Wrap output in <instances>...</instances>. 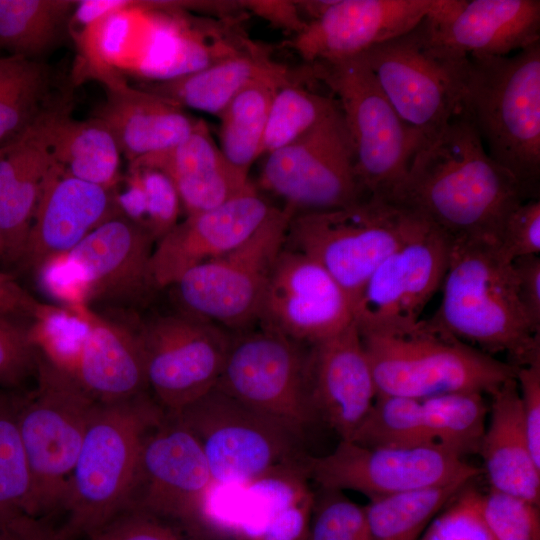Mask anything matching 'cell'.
I'll return each instance as SVG.
<instances>
[{"label":"cell","mask_w":540,"mask_h":540,"mask_svg":"<svg viewBox=\"0 0 540 540\" xmlns=\"http://www.w3.org/2000/svg\"><path fill=\"white\" fill-rule=\"evenodd\" d=\"M389 199L451 240H497L508 214L532 198L488 155L473 121L462 109L417 151Z\"/></svg>","instance_id":"obj_1"},{"label":"cell","mask_w":540,"mask_h":540,"mask_svg":"<svg viewBox=\"0 0 540 540\" xmlns=\"http://www.w3.org/2000/svg\"><path fill=\"white\" fill-rule=\"evenodd\" d=\"M443 298L434 325L487 354L505 353L520 367L540 359L519 303L512 261L490 237L451 240Z\"/></svg>","instance_id":"obj_2"},{"label":"cell","mask_w":540,"mask_h":540,"mask_svg":"<svg viewBox=\"0 0 540 540\" xmlns=\"http://www.w3.org/2000/svg\"><path fill=\"white\" fill-rule=\"evenodd\" d=\"M164 416L148 391L97 403L62 507L69 540L91 538L128 508L144 437Z\"/></svg>","instance_id":"obj_3"},{"label":"cell","mask_w":540,"mask_h":540,"mask_svg":"<svg viewBox=\"0 0 540 540\" xmlns=\"http://www.w3.org/2000/svg\"><path fill=\"white\" fill-rule=\"evenodd\" d=\"M462 109L488 155L539 198L540 41L513 55L468 56Z\"/></svg>","instance_id":"obj_4"},{"label":"cell","mask_w":540,"mask_h":540,"mask_svg":"<svg viewBox=\"0 0 540 540\" xmlns=\"http://www.w3.org/2000/svg\"><path fill=\"white\" fill-rule=\"evenodd\" d=\"M359 333L377 395L420 399L456 392L490 394L516 377L517 367L460 341L430 320Z\"/></svg>","instance_id":"obj_5"},{"label":"cell","mask_w":540,"mask_h":540,"mask_svg":"<svg viewBox=\"0 0 540 540\" xmlns=\"http://www.w3.org/2000/svg\"><path fill=\"white\" fill-rule=\"evenodd\" d=\"M428 225L389 198L367 195L344 207L293 215L285 245L326 269L354 306L375 269Z\"/></svg>","instance_id":"obj_6"},{"label":"cell","mask_w":540,"mask_h":540,"mask_svg":"<svg viewBox=\"0 0 540 540\" xmlns=\"http://www.w3.org/2000/svg\"><path fill=\"white\" fill-rule=\"evenodd\" d=\"M34 390L19 394L18 425L30 473L28 514L62 510L97 405L75 378L40 351Z\"/></svg>","instance_id":"obj_7"},{"label":"cell","mask_w":540,"mask_h":540,"mask_svg":"<svg viewBox=\"0 0 540 540\" xmlns=\"http://www.w3.org/2000/svg\"><path fill=\"white\" fill-rule=\"evenodd\" d=\"M358 56L423 145L462 110L468 57L437 43L426 18Z\"/></svg>","instance_id":"obj_8"},{"label":"cell","mask_w":540,"mask_h":540,"mask_svg":"<svg viewBox=\"0 0 540 540\" xmlns=\"http://www.w3.org/2000/svg\"><path fill=\"white\" fill-rule=\"evenodd\" d=\"M307 66L339 106L363 194L389 198L422 141L399 117L360 56Z\"/></svg>","instance_id":"obj_9"},{"label":"cell","mask_w":540,"mask_h":540,"mask_svg":"<svg viewBox=\"0 0 540 540\" xmlns=\"http://www.w3.org/2000/svg\"><path fill=\"white\" fill-rule=\"evenodd\" d=\"M169 416L198 441L216 483H246L304 455L303 435L216 387Z\"/></svg>","instance_id":"obj_10"},{"label":"cell","mask_w":540,"mask_h":540,"mask_svg":"<svg viewBox=\"0 0 540 540\" xmlns=\"http://www.w3.org/2000/svg\"><path fill=\"white\" fill-rule=\"evenodd\" d=\"M293 215L277 207L242 244L183 274L173 285L181 310L232 329H246L257 322Z\"/></svg>","instance_id":"obj_11"},{"label":"cell","mask_w":540,"mask_h":540,"mask_svg":"<svg viewBox=\"0 0 540 540\" xmlns=\"http://www.w3.org/2000/svg\"><path fill=\"white\" fill-rule=\"evenodd\" d=\"M301 466L320 488L356 491L369 500L475 479L481 470L433 446H364L340 440L323 456L304 454Z\"/></svg>","instance_id":"obj_12"},{"label":"cell","mask_w":540,"mask_h":540,"mask_svg":"<svg viewBox=\"0 0 540 540\" xmlns=\"http://www.w3.org/2000/svg\"><path fill=\"white\" fill-rule=\"evenodd\" d=\"M147 389L167 415L212 390L222 373L231 337L206 319L180 310L137 328Z\"/></svg>","instance_id":"obj_13"},{"label":"cell","mask_w":540,"mask_h":540,"mask_svg":"<svg viewBox=\"0 0 540 540\" xmlns=\"http://www.w3.org/2000/svg\"><path fill=\"white\" fill-rule=\"evenodd\" d=\"M259 186L281 199L294 215L344 207L367 196L355 174L340 109L292 143L267 154Z\"/></svg>","instance_id":"obj_14"},{"label":"cell","mask_w":540,"mask_h":540,"mask_svg":"<svg viewBox=\"0 0 540 540\" xmlns=\"http://www.w3.org/2000/svg\"><path fill=\"white\" fill-rule=\"evenodd\" d=\"M213 483L198 441L165 414L144 437L127 509L148 513L202 540L203 505Z\"/></svg>","instance_id":"obj_15"},{"label":"cell","mask_w":540,"mask_h":540,"mask_svg":"<svg viewBox=\"0 0 540 540\" xmlns=\"http://www.w3.org/2000/svg\"><path fill=\"white\" fill-rule=\"evenodd\" d=\"M303 345L264 328L231 338L215 387L304 436L318 419L306 393Z\"/></svg>","instance_id":"obj_16"},{"label":"cell","mask_w":540,"mask_h":540,"mask_svg":"<svg viewBox=\"0 0 540 540\" xmlns=\"http://www.w3.org/2000/svg\"><path fill=\"white\" fill-rule=\"evenodd\" d=\"M488 412L484 394L477 392L420 399L377 395L349 440L364 446H433L464 458L479 452Z\"/></svg>","instance_id":"obj_17"},{"label":"cell","mask_w":540,"mask_h":540,"mask_svg":"<svg viewBox=\"0 0 540 540\" xmlns=\"http://www.w3.org/2000/svg\"><path fill=\"white\" fill-rule=\"evenodd\" d=\"M451 239L428 225L389 255L370 275L353 306L360 332L415 325L443 283Z\"/></svg>","instance_id":"obj_18"},{"label":"cell","mask_w":540,"mask_h":540,"mask_svg":"<svg viewBox=\"0 0 540 540\" xmlns=\"http://www.w3.org/2000/svg\"><path fill=\"white\" fill-rule=\"evenodd\" d=\"M258 322L301 344H313L354 323L347 292L318 262L286 246L272 268Z\"/></svg>","instance_id":"obj_19"},{"label":"cell","mask_w":540,"mask_h":540,"mask_svg":"<svg viewBox=\"0 0 540 540\" xmlns=\"http://www.w3.org/2000/svg\"><path fill=\"white\" fill-rule=\"evenodd\" d=\"M153 238L122 213L106 220L63 255L75 275L82 301L129 309L155 290L150 276Z\"/></svg>","instance_id":"obj_20"},{"label":"cell","mask_w":540,"mask_h":540,"mask_svg":"<svg viewBox=\"0 0 540 540\" xmlns=\"http://www.w3.org/2000/svg\"><path fill=\"white\" fill-rule=\"evenodd\" d=\"M276 208L252 185L219 206L187 215L153 249L150 276L155 290L173 286L190 269L242 244Z\"/></svg>","instance_id":"obj_21"},{"label":"cell","mask_w":540,"mask_h":540,"mask_svg":"<svg viewBox=\"0 0 540 540\" xmlns=\"http://www.w3.org/2000/svg\"><path fill=\"white\" fill-rule=\"evenodd\" d=\"M436 4L437 0H332L290 45L307 64L353 58L410 31Z\"/></svg>","instance_id":"obj_22"},{"label":"cell","mask_w":540,"mask_h":540,"mask_svg":"<svg viewBox=\"0 0 540 540\" xmlns=\"http://www.w3.org/2000/svg\"><path fill=\"white\" fill-rule=\"evenodd\" d=\"M305 387L318 419L349 440L377 397L371 366L354 323L329 338L308 345Z\"/></svg>","instance_id":"obj_23"},{"label":"cell","mask_w":540,"mask_h":540,"mask_svg":"<svg viewBox=\"0 0 540 540\" xmlns=\"http://www.w3.org/2000/svg\"><path fill=\"white\" fill-rule=\"evenodd\" d=\"M120 213L114 189L75 178L55 163L38 202L19 263L36 274L51 260L69 253L100 224Z\"/></svg>","instance_id":"obj_24"},{"label":"cell","mask_w":540,"mask_h":540,"mask_svg":"<svg viewBox=\"0 0 540 540\" xmlns=\"http://www.w3.org/2000/svg\"><path fill=\"white\" fill-rule=\"evenodd\" d=\"M432 38L462 56H508L540 41L539 0H437Z\"/></svg>","instance_id":"obj_25"},{"label":"cell","mask_w":540,"mask_h":540,"mask_svg":"<svg viewBox=\"0 0 540 540\" xmlns=\"http://www.w3.org/2000/svg\"><path fill=\"white\" fill-rule=\"evenodd\" d=\"M70 307L79 311L86 327L68 373L100 403L148 391L137 328L109 321L84 303Z\"/></svg>","instance_id":"obj_26"},{"label":"cell","mask_w":540,"mask_h":540,"mask_svg":"<svg viewBox=\"0 0 540 540\" xmlns=\"http://www.w3.org/2000/svg\"><path fill=\"white\" fill-rule=\"evenodd\" d=\"M128 167L155 169L166 175L186 216L219 206L253 185L228 162L202 120L175 146L138 158Z\"/></svg>","instance_id":"obj_27"},{"label":"cell","mask_w":540,"mask_h":540,"mask_svg":"<svg viewBox=\"0 0 540 540\" xmlns=\"http://www.w3.org/2000/svg\"><path fill=\"white\" fill-rule=\"evenodd\" d=\"M106 86V99L93 117L107 127L129 163L175 146L200 120L157 94L130 87L122 79Z\"/></svg>","instance_id":"obj_28"},{"label":"cell","mask_w":540,"mask_h":540,"mask_svg":"<svg viewBox=\"0 0 540 540\" xmlns=\"http://www.w3.org/2000/svg\"><path fill=\"white\" fill-rule=\"evenodd\" d=\"M489 395L478 454L490 488L540 505V465L530 449L516 377Z\"/></svg>","instance_id":"obj_29"},{"label":"cell","mask_w":540,"mask_h":540,"mask_svg":"<svg viewBox=\"0 0 540 540\" xmlns=\"http://www.w3.org/2000/svg\"><path fill=\"white\" fill-rule=\"evenodd\" d=\"M55 162L31 124L0 146V236L3 258L19 262Z\"/></svg>","instance_id":"obj_30"},{"label":"cell","mask_w":540,"mask_h":540,"mask_svg":"<svg viewBox=\"0 0 540 540\" xmlns=\"http://www.w3.org/2000/svg\"><path fill=\"white\" fill-rule=\"evenodd\" d=\"M31 126L54 162L80 180L113 190L121 180V151L95 117L74 119L68 107H44Z\"/></svg>","instance_id":"obj_31"},{"label":"cell","mask_w":540,"mask_h":540,"mask_svg":"<svg viewBox=\"0 0 540 540\" xmlns=\"http://www.w3.org/2000/svg\"><path fill=\"white\" fill-rule=\"evenodd\" d=\"M268 52L248 43L237 52L195 72L147 87L170 102L219 116L229 101L258 76L276 68Z\"/></svg>","instance_id":"obj_32"},{"label":"cell","mask_w":540,"mask_h":540,"mask_svg":"<svg viewBox=\"0 0 540 540\" xmlns=\"http://www.w3.org/2000/svg\"><path fill=\"white\" fill-rule=\"evenodd\" d=\"M291 78L286 67L258 76L240 90L218 116L220 149L228 162L248 176L252 164L261 157V146L273 96Z\"/></svg>","instance_id":"obj_33"},{"label":"cell","mask_w":540,"mask_h":540,"mask_svg":"<svg viewBox=\"0 0 540 540\" xmlns=\"http://www.w3.org/2000/svg\"><path fill=\"white\" fill-rule=\"evenodd\" d=\"M75 5L72 0H0V51L41 60L69 33Z\"/></svg>","instance_id":"obj_34"},{"label":"cell","mask_w":540,"mask_h":540,"mask_svg":"<svg viewBox=\"0 0 540 540\" xmlns=\"http://www.w3.org/2000/svg\"><path fill=\"white\" fill-rule=\"evenodd\" d=\"M469 481L369 500L364 506L368 540H419L432 518Z\"/></svg>","instance_id":"obj_35"},{"label":"cell","mask_w":540,"mask_h":540,"mask_svg":"<svg viewBox=\"0 0 540 540\" xmlns=\"http://www.w3.org/2000/svg\"><path fill=\"white\" fill-rule=\"evenodd\" d=\"M48 68L42 60L0 55V146L22 133L44 108Z\"/></svg>","instance_id":"obj_36"},{"label":"cell","mask_w":540,"mask_h":540,"mask_svg":"<svg viewBox=\"0 0 540 540\" xmlns=\"http://www.w3.org/2000/svg\"><path fill=\"white\" fill-rule=\"evenodd\" d=\"M339 109L334 97L289 78L276 90L269 109L261 157L300 138Z\"/></svg>","instance_id":"obj_37"},{"label":"cell","mask_w":540,"mask_h":540,"mask_svg":"<svg viewBox=\"0 0 540 540\" xmlns=\"http://www.w3.org/2000/svg\"><path fill=\"white\" fill-rule=\"evenodd\" d=\"M125 183L121 194L114 190L121 213L157 242L179 222L182 207L172 182L158 170L128 167Z\"/></svg>","instance_id":"obj_38"},{"label":"cell","mask_w":540,"mask_h":540,"mask_svg":"<svg viewBox=\"0 0 540 540\" xmlns=\"http://www.w3.org/2000/svg\"><path fill=\"white\" fill-rule=\"evenodd\" d=\"M17 391L0 389V518L27 513L30 473L18 425Z\"/></svg>","instance_id":"obj_39"},{"label":"cell","mask_w":540,"mask_h":540,"mask_svg":"<svg viewBox=\"0 0 540 540\" xmlns=\"http://www.w3.org/2000/svg\"><path fill=\"white\" fill-rule=\"evenodd\" d=\"M482 495L469 481L432 518L419 540H495L482 514Z\"/></svg>","instance_id":"obj_40"},{"label":"cell","mask_w":540,"mask_h":540,"mask_svg":"<svg viewBox=\"0 0 540 540\" xmlns=\"http://www.w3.org/2000/svg\"><path fill=\"white\" fill-rule=\"evenodd\" d=\"M309 540H368L364 506L342 491L320 488L315 494Z\"/></svg>","instance_id":"obj_41"},{"label":"cell","mask_w":540,"mask_h":540,"mask_svg":"<svg viewBox=\"0 0 540 540\" xmlns=\"http://www.w3.org/2000/svg\"><path fill=\"white\" fill-rule=\"evenodd\" d=\"M482 514L495 540H540V505L490 488Z\"/></svg>","instance_id":"obj_42"},{"label":"cell","mask_w":540,"mask_h":540,"mask_svg":"<svg viewBox=\"0 0 540 540\" xmlns=\"http://www.w3.org/2000/svg\"><path fill=\"white\" fill-rule=\"evenodd\" d=\"M38 357L30 326L0 315V389L18 391L35 377Z\"/></svg>","instance_id":"obj_43"},{"label":"cell","mask_w":540,"mask_h":540,"mask_svg":"<svg viewBox=\"0 0 540 540\" xmlns=\"http://www.w3.org/2000/svg\"><path fill=\"white\" fill-rule=\"evenodd\" d=\"M315 493L259 513L244 540H309Z\"/></svg>","instance_id":"obj_44"},{"label":"cell","mask_w":540,"mask_h":540,"mask_svg":"<svg viewBox=\"0 0 540 540\" xmlns=\"http://www.w3.org/2000/svg\"><path fill=\"white\" fill-rule=\"evenodd\" d=\"M496 241L511 261L519 257L539 255V198L528 199L516 206L503 222Z\"/></svg>","instance_id":"obj_45"},{"label":"cell","mask_w":540,"mask_h":540,"mask_svg":"<svg viewBox=\"0 0 540 540\" xmlns=\"http://www.w3.org/2000/svg\"><path fill=\"white\" fill-rule=\"evenodd\" d=\"M90 540H194L174 525L148 513L126 509Z\"/></svg>","instance_id":"obj_46"},{"label":"cell","mask_w":540,"mask_h":540,"mask_svg":"<svg viewBox=\"0 0 540 540\" xmlns=\"http://www.w3.org/2000/svg\"><path fill=\"white\" fill-rule=\"evenodd\" d=\"M516 382L530 449L540 465V359L517 367Z\"/></svg>","instance_id":"obj_47"},{"label":"cell","mask_w":540,"mask_h":540,"mask_svg":"<svg viewBox=\"0 0 540 540\" xmlns=\"http://www.w3.org/2000/svg\"><path fill=\"white\" fill-rule=\"evenodd\" d=\"M516 293L531 330L540 334V257L529 255L512 261Z\"/></svg>","instance_id":"obj_48"},{"label":"cell","mask_w":540,"mask_h":540,"mask_svg":"<svg viewBox=\"0 0 540 540\" xmlns=\"http://www.w3.org/2000/svg\"><path fill=\"white\" fill-rule=\"evenodd\" d=\"M0 540H69L49 517L18 513L0 518Z\"/></svg>","instance_id":"obj_49"},{"label":"cell","mask_w":540,"mask_h":540,"mask_svg":"<svg viewBox=\"0 0 540 540\" xmlns=\"http://www.w3.org/2000/svg\"><path fill=\"white\" fill-rule=\"evenodd\" d=\"M49 305L35 299L12 276L0 272V315L38 319Z\"/></svg>","instance_id":"obj_50"},{"label":"cell","mask_w":540,"mask_h":540,"mask_svg":"<svg viewBox=\"0 0 540 540\" xmlns=\"http://www.w3.org/2000/svg\"><path fill=\"white\" fill-rule=\"evenodd\" d=\"M136 4L135 1L127 0H82L76 1L72 12L69 32L82 28L80 33L114 13L129 9Z\"/></svg>","instance_id":"obj_51"},{"label":"cell","mask_w":540,"mask_h":540,"mask_svg":"<svg viewBox=\"0 0 540 540\" xmlns=\"http://www.w3.org/2000/svg\"><path fill=\"white\" fill-rule=\"evenodd\" d=\"M3 244H2V239H1V236H0V258H3Z\"/></svg>","instance_id":"obj_52"}]
</instances>
